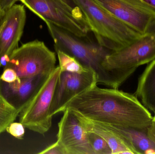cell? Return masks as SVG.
<instances>
[{"mask_svg": "<svg viewBox=\"0 0 155 154\" xmlns=\"http://www.w3.org/2000/svg\"><path fill=\"white\" fill-rule=\"evenodd\" d=\"M66 108L96 123L136 129H148L153 117L134 94L97 85L73 98Z\"/></svg>", "mask_w": 155, "mask_h": 154, "instance_id": "6da1fadb", "label": "cell"}, {"mask_svg": "<svg viewBox=\"0 0 155 154\" xmlns=\"http://www.w3.org/2000/svg\"><path fill=\"white\" fill-rule=\"evenodd\" d=\"M51 36L55 51H61L74 57L85 68L96 74L97 84L118 89L123 84L118 75L106 69L103 62L111 51L87 39L77 36L49 22H45Z\"/></svg>", "mask_w": 155, "mask_h": 154, "instance_id": "7a4b0ae2", "label": "cell"}, {"mask_svg": "<svg viewBox=\"0 0 155 154\" xmlns=\"http://www.w3.org/2000/svg\"><path fill=\"white\" fill-rule=\"evenodd\" d=\"M74 1L85 15L96 41L104 48L116 51L142 36L94 0Z\"/></svg>", "mask_w": 155, "mask_h": 154, "instance_id": "3957f363", "label": "cell"}, {"mask_svg": "<svg viewBox=\"0 0 155 154\" xmlns=\"http://www.w3.org/2000/svg\"><path fill=\"white\" fill-rule=\"evenodd\" d=\"M45 22H49L79 37H87L91 29L81 9L62 0H18Z\"/></svg>", "mask_w": 155, "mask_h": 154, "instance_id": "277c9868", "label": "cell"}, {"mask_svg": "<svg viewBox=\"0 0 155 154\" xmlns=\"http://www.w3.org/2000/svg\"><path fill=\"white\" fill-rule=\"evenodd\" d=\"M155 59V42L149 33L142 35L123 49L106 56L103 66L117 74L123 83L137 69Z\"/></svg>", "mask_w": 155, "mask_h": 154, "instance_id": "5b68a950", "label": "cell"}, {"mask_svg": "<svg viewBox=\"0 0 155 154\" xmlns=\"http://www.w3.org/2000/svg\"><path fill=\"white\" fill-rule=\"evenodd\" d=\"M56 54L41 41L27 42L16 49L9 56L4 69L10 68L19 78L40 74H50L55 68Z\"/></svg>", "mask_w": 155, "mask_h": 154, "instance_id": "8992f818", "label": "cell"}, {"mask_svg": "<svg viewBox=\"0 0 155 154\" xmlns=\"http://www.w3.org/2000/svg\"><path fill=\"white\" fill-rule=\"evenodd\" d=\"M61 72L60 66H56L31 102L20 113L19 121L25 128L42 135L50 130L53 118L50 115V108Z\"/></svg>", "mask_w": 155, "mask_h": 154, "instance_id": "52a82bcc", "label": "cell"}, {"mask_svg": "<svg viewBox=\"0 0 155 154\" xmlns=\"http://www.w3.org/2000/svg\"><path fill=\"white\" fill-rule=\"evenodd\" d=\"M117 19L142 35L155 20V10L140 0H94Z\"/></svg>", "mask_w": 155, "mask_h": 154, "instance_id": "ba28073f", "label": "cell"}, {"mask_svg": "<svg viewBox=\"0 0 155 154\" xmlns=\"http://www.w3.org/2000/svg\"><path fill=\"white\" fill-rule=\"evenodd\" d=\"M96 74L93 71L84 73L61 71L50 108V115L63 112L67 103L78 94L97 85Z\"/></svg>", "mask_w": 155, "mask_h": 154, "instance_id": "9c48e42d", "label": "cell"}, {"mask_svg": "<svg viewBox=\"0 0 155 154\" xmlns=\"http://www.w3.org/2000/svg\"><path fill=\"white\" fill-rule=\"evenodd\" d=\"M58 123L57 142L65 154H94L88 139V133L77 116L66 108Z\"/></svg>", "mask_w": 155, "mask_h": 154, "instance_id": "30bf717a", "label": "cell"}, {"mask_svg": "<svg viewBox=\"0 0 155 154\" xmlns=\"http://www.w3.org/2000/svg\"><path fill=\"white\" fill-rule=\"evenodd\" d=\"M26 21L24 6L15 4L7 10L0 21V68L1 59L9 57L18 48Z\"/></svg>", "mask_w": 155, "mask_h": 154, "instance_id": "8fae6325", "label": "cell"}, {"mask_svg": "<svg viewBox=\"0 0 155 154\" xmlns=\"http://www.w3.org/2000/svg\"><path fill=\"white\" fill-rule=\"evenodd\" d=\"M50 74H40L29 77H18L15 81L10 83L1 80L2 95L20 114L36 95Z\"/></svg>", "mask_w": 155, "mask_h": 154, "instance_id": "7c38bea8", "label": "cell"}, {"mask_svg": "<svg viewBox=\"0 0 155 154\" xmlns=\"http://www.w3.org/2000/svg\"><path fill=\"white\" fill-rule=\"evenodd\" d=\"M76 115L87 132L97 134L106 141L112 154H138L132 144L121 134L102 124Z\"/></svg>", "mask_w": 155, "mask_h": 154, "instance_id": "4fadbf2b", "label": "cell"}, {"mask_svg": "<svg viewBox=\"0 0 155 154\" xmlns=\"http://www.w3.org/2000/svg\"><path fill=\"white\" fill-rule=\"evenodd\" d=\"M134 95L147 109L155 113V59L147 64L138 78Z\"/></svg>", "mask_w": 155, "mask_h": 154, "instance_id": "5bb4252c", "label": "cell"}, {"mask_svg": "<svg viewBox=\"0 0 155 154\" xmlns=\"http://www.w3.org/2000/svg\"><path fill=\"white\" fill-rule=\"evenodd\" d=\"M102 124L114 130L125 137L132 144L138 154H155V143L148 137V129H136Z\"/></svg>", "mask_w": 155, "mask_h": 154, "instance_id": "9a60e30c", "label": "cell"}, {"mask_svg": "<svg viewBox=\"0 0 155 154\" xmlns=\"http://www.w3.org/2000/svg\"><path fill=\"white\" fill-rule=\"evenodd\" d=\"M19 115L20 113L4 97L0 88V134L6 130Z\"/></svg>", "mask_w": 155, "mask_h": 154, "instance_id": "2e32d148", "label": "cell"}, {"mask_svg": "<svg viewBox=\"0 0 155 154\" xmlns=\"http://www.w3.org/2000/svg\"><path fill=\"white\" fill-rule=\"evenodd\" d=\"M61 71L81 74L91 70L85 68L76 58L61 51L56 52Z\"/></svg>", "mask_w": 155, "mask_h": 154, "instance_id": "e0dca14e", "label": "cell"}, {"mask_svg": "<svg viewBox=\"0 0 155 154\" xmlns=\"http://www.w3.org/2000/svg\"><path fill=\"white\" fill-rule=\"evenodd\" d=\"M87 132L94 154H112L110 146L104 138L94 133Z\"/></svg>", "mask_w": 155, "mask_h": 154, "instance_id": "ac0fdd59", "label": "cell"}, {"mask_svg": "<svg viewBox=\"0 0 155 154\" xmlns=\"http://www.w3.org/2000/svg\"><path fill=\"white\" fill-rule=\"evenodd\" d=\"M6 131L10 134L20 140L23 139L25 133V127L20 122L11 123L6 128Z\"/></svg>", "mask_w": 155, "mask_h": 154, "instance_id": "d6986e66", "label": "cell"}, {"mask_svg": "<svg viewBox=\"0 0 155 154\" xmlns=\"http://www.w3.org/2000/svg\"><path fill=\"white\" fill-rule=\"evenodd\" d=\"M18 77L16 72L10 68L4 69L2 73L0 76L1 80L9 83L14 82Z\"/></svg>", "mask_w": 155, "mask_h": 154, "instance_id": "ffe728a7", "label": "cell"}, {"mask_svg": "<svg viewBox=\"0 0 155 154\" xmlns=\"http://www.w3.org/2000/svg\"><path fill=\"white\" fill-rule=\"evenodd\" d=\"M40 154H65L60 144L56 142L53 144L49 146L40 152Z\"/></svg>", "mask_w": 155, "mask_h": 154, "instance_id": "44dd1931", "label": "cell"}, {"mask_svg": "<svg viewBox=\"0 0 155 154\" xmlns=\"http://www.w3.org/2000/svg\"><path fill=\"white\" fill-rule=\"evenodd\" d=\"M18 0H0V9L4 14L5 13L15 4Z\"/></svg>", "mask_w": 155, "mask_h": 154, "instance_id": "7402d4cb", "label": "cell"}, {"mask_svg": "<svg viewBox=\"0 0 155 154\" xmlns=\"http://www.w3.org/2000/svg\"><path fill=\"white\" fill-rule=\"evenodd\" d=\"M154 114L152 123L147 129V134L149 139L155 143V113Z\"/></svg>", "mask_w": 155, "mask_h": 154, "instance_id": "603a6c76", "label": "cell"}, {"mask_svg": "<svg viewBox=\"0 0 155 154\" xmlns=\"http://www.w3.org/2000/svg\"><path fill=\"white\" fill-rule=\"evenodd\" d=\"M147 33H149L152 36L155 42V20L150 26Z\"/></svg>", "mask_w": 155, "mask_h": 154, "instance_id": "cb8c5ba5", "label": "cell"}, {"mask_svg": "<svg viewBox=\"0 0 155 154\" xmlns=\"http://www.w3.org/2000/svg\"><path fill=\"white\" fill-rule=\"evenodd\" d=\"M140 1L155 10V0H140Z\"/></svg>", "mask_w": 155, "mask_h": 154, "instance_id": "d4e9b609", "label": "cell"}, {"mask_svg": "<svg viewBox=\"0 0 155 154\" xmlns=\"http://www.w3.org/2000/svg\"><path fill=\"white\" fill-rule=\"evenodd\" d=\"M63 2H64L65 3L67 4L68 5H70L71 7L72 8H76V7H78L77 5H76L75 3L74 2V0H62Z\"/></svg>", "mask_w": 155, "mask_h": 154, "instance_id": "484cf974", "label": "cell"}, {"mask_svg": "<svg viewBox=\"0 0 155 154\" xmlns=\"http://www.w3.org/2000/svg\"><path fill=\"white\" fill-rule=\"evenodd\" d=\"M3 13L2 12V10L0 9V21H1V19H2V17H3V16L4 15Z\"/></svg>", "mask_w": 155, "mask_h": 154, "instance_id": "4316f807", "label": "cell"}]
</instances>
